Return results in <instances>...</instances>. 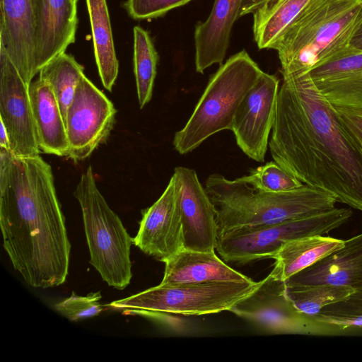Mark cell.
<instances>
[{
	"instance_id": "obj_23",
	"label": "cell",
	"mask_w": 362,
	"mask_h": 362,
	"mask_svg": "<svg viewBox=\"0 0 362 362\" xmlns=\"http://www.w3.org/2000/svg\"><path fill=\"white\" fill-rule=\"evenodd\" d=\"M314 0H267L253 13V35L259 49L274 44Z\"/></svg>"
},
{
	"instance_id": "obj_27",
	"label": "cell",
	"mask_w": 362,
	"mask_h": 362,
	"mask_svg": "<svg viewBox=\"0 0 362 362\" xmlns=\"http://www.w3.org/2000/svg\"><path fill=\"white\" fill-rule=\"evenodd\" d=\"M354 291L349 287L332 285L286 286V294L294 306L312 317L325 306L344 300Z\"/></svg>"
},
{
	"instance_id": "obj_16",
	"label": "cell",
	"mask_w": 362,
	"mask_h": 362,
	"mask_svg": "<svg viewBox=\"0 0 362 362\" xmlns=\"http://www.w3.org/2000/svg\"><path fill=\"white\" fill-rule=\"evenodd\" d=\"M306 74L334 107L362 110V51L348 47Z\"/></svg>"
},
{
	"instance_id": "obj_19",
	"label": "cell",
	"mask_w": 362,
	"mask_h": 362,
	"mask_svg": "<svg viewBox=\"0 0 362 362\" xmlns=\"http://www.w3.org/2000/svg\"><path fill=\"white\" fill-rule=\"evenodd\" d=\"M243 0H214L204 21L195 25L194 62L196 71L203 74L213 64L221 65L229 47L231 31Z\"/></svg>"
},
{
	"instance_id": "obj_3",
	"label": "cell",
	"mask_w": 362,
	"mask_h": 362,
	"mask_svg": "<svg viewBox=\"0 0 362 362\" xmlns=\"http://www.w3.org/2000/svg\"><path fill=\"white\" fill-rule=\"evenodd\" d=\"M362 0H314L274 44L283 80L306 74L349 47Z\"/></svg>"
},
{
	"instance_id": "obj_30",
	"label": "cell",
	"mask_w": 362,
	"mask_h": 362,
	"mask_svg": "<svg viewBox=\"0 0 362 362\" xmlns=\"http://www.w3.org/2000/svg\"><path fill=\"white\" fill-rule=\"evenodd\" d=\"M102 296L100 291L78 296L72 292L70 297L54 304V309L62 315L73 322L93 317L103 310L100 303Z\"/></svg>"
},
{
	"instance_id": "obj_7",
	"label": "cell",
	"mask_w": 362,
	"mask_h": 362,
	"mask_svg": "<svg viewBox=\"0 0 362 362\" xmlns=\"http://www.w3.org/2000/svg\"><path fill=\"white\" fill-rule=\"evenodd\" d=\"M352 216L347 208L331 210L279 223L241 226L218 233L216 249L228 262L246 264L273 258L286 243L311 235H323L344 224Z\"/></svg>"
},
{
	"instance_id": "obj_15",
	"label": "cell",
	"mask_w": 362,
	"mask_h": 362,
	"mask_svg": "<svg viewBox=\"0 0 362 362\" xmlns=\"http://www.w3.org/2000/svg\"><path fill=\"white\" fill-rule=\"evenodd\" d=\"M40 0H0V46L24 82L37 74L35 49Z\"/></svg>"
},
{
	"instance_id": "obj_20",
	"label": "cell",
	"mask_w": 362,
	"mask_h": 362,
	"mask_svg": "<svg viewBox=\"0 0 362 362\" xmlns=\"http://www.w3.org/2000/svg\"><path fill=\"white\" fill-rule=\"evenodd\" d=\"M161 285L244 282L251 279L233 269L214 252L183 249L164 262Z\"/></svg>"
},
{
	"instance_id": "obj_26",
	"label": "cell",
	"mask_w": 362,
	"mask_h": 362,
	"mask_svg": "<svg viewBox=\"0 0 362 362\" xmlns=\"http://www.w3.org/2000/svg\"><path fill=\"white\" fill-rule=\"evenodd\" d=\"M134 71L138 100L143 108L151 99L158 54L148 32L141 26L133 28Z\"/></svg>"
},
{
	"instance_id": "obj_25",
	"label": "cell",
	"mask_w": 362,
	"mask_h": 362,
	"mask_svg": "<svg viewBox=\"0 0 362 362\" xmlns=\"http://www.w3.org/2000/svg\"><path fill=\"white\" fill-rule=\"evenodd\" d=\"M83 70L84 67L73 56L64 52L51 60L39 72V78L48 82L54 91L65 125L67 110L84 74Z\"/></svg>"
},
{
	"instance_id": "obj_24",
	"label": "cell",
	"mask_w": 362,
	"mask_h": 362,
	"mask_svg": "<svg viewBox=\"0 0 362 362\" xmlns=\"http://www.w3.org/2000/svg\"><path fill=\"white\" fill-rule=\"evenodd\" d=\"M90 23L94 54L103 86L109 91L118 75L110 19L106 0H86Z\"/></svg>"
},
{
	"instance_id": "obj_8",
	"label": "cell",
	"mask_w": 362,
	"mask_h": 362,
	"mask_svg": "<svg viewBox=\"0 0 362 362\" xmlns=\"http://www.w3.org/2000/svg\"><path fill=\"white\" fill-rule=\"evenodd\" d=\"M259 281L161 285L110 303L117 309H138L184 315L229 311L257 287Z\"/></svg>"
},
{
	"instance_id": "obj_14",
	"label": "cell",
	"mask_w": 362,
	"mask_h": 362,
	"mask_svg": "<svg viewBox=\"0 0 362 362\" xmlns=\"http://www.w3.org/2000/svg\"><path fill=\"white\" fill-rule=\"evenodd\" d=\"M133 242L144 253L163 262L184 249L177 185L173 175L158 199L142 211Z\"/></svg>"
},
{
	"instance_id": "obj_18",
	"label": "cell",
	"mask_w": 362,
	"mask_h": 362,
	"mask_svg": "<svg viewBox=\"0 0 362 362\" xmlns=\"http://www.w3.org/2000/svg\"><path fill=\"white\" fill-rule=\"evenodd\" d=\"M78 25L74 0H40L35 49V69H40L75 42Z\"/></svg>"
},
{
	"instance_id": "obj_1",
	"label": "cell",
	"mask_w": 362,
	"mask_h": 362,
	"mask_svg": "<svg viewBox=\"0 0 362 362\" xmlns=\"http://www.w3.org/2000/svg\"><path fill=\"white\" fill-rule=\"evenodd\" d=\"M269 149L303 185L362 211V150L306 74L283 80Z\"/></svg>"
},
{
	"instance_id": "obj_9",
	"label": "cell",
	"mask_w": 362,
	"mask_h": 362,
	"mask_svg": "<svg viewBox=\"0 0 362 362\" xmlns=\"http://www.w3.org/2000/svg\"><path fill=\"white\" fill-rule=\"evenodd\" d=\"M229 311L272 334H318L334 329L300 312L286 294V282L270 273Z\"/></svg>"
},
{
	"instance_id": "obj_11",
	"label": "cell",
	"mask_w": 362,
	"mask_h": 362,
	"mask_svg": "<svg viewBox=\"0 0 362 362\" xmlns=\"http://www.w3.org/2000/svg\"><path fill=\"white\" fill-rule=\"evenodd\" d=\"M279 90V79L262 72L235 114L231 130L237 145L250 158L264 162L269 148Z\"/></svg>"
},
{
	"instance_id": "obj_13",
	"label": "cell",
	"mask_w": 362,
	"mask_h": 362,
	"mask_svg": "<svg viewBox=\"0 0 362 362\" xmlns=\"http://www.w3.org/2000/svg\"><path fill=\"white\" fill-rule=\"evenodd\" d=\"M173 175L177 185L184 249L214 252L218 225L216 208L205 187L194 169L178 166Z\"/></svg>"
},
{
	"instance_id": "obj_12",
	"label": "cell",
	"mask_w": 362,
	"mask_h": 362,
	"mask_svg": "<svg viewBox=\"0 0 362 362\" xmlns=\"http://www.w3.org/2000/svg\"><path fill=\"white\" fill-rule=\"evenodd\" d=\"M0 120L9 135L11 152L19 157L39 156L28 86L0 46Z\"/></svg>"
},
{
	"instance_id": "obj_17",
	"label": "cell",
	"mask_w": 362,
	"mask_h": 362,
	"mask_svg": "<svg viewBox=\"0 0 362 362\" xmlns=\"http://www.w3.org/2000/svg\"><path fill=\"white\" fill-rule=\"evenodd\" d=\"M285 282L286 286L332 285L362 289V233L344 240L343 247Z\"/></svg>"
},
{
	"instance_id": "obj_10",
	"label": "cell",
	"mask_w": 362,
	"mask_h": 362,
	"mask_svg": "<svg viewBox=\"0 0 362 362\" xmlns=\"http://www.w3.org/2000/svg\"><path fill=\"white\" fill-rule=\"evenodd\" d=\"M116 113L113 103L83 74L66 112V156L75 161L89 157L110 134Z\"/></svg>"
},
{
	"instance_id": "obj_36",
	"label": "cell",
	"mask_w": 362,
	"mask_h": 362,
	"mask_svg": "<svg viewBox=\"0 0 362 362\" xmlns=\"http://www.w3.org/2000/svg\"><path fill=\"white\" fill-rule=\"evenodd\" d=\"M74 1L75 2H76V3H77V1H78V0H74Z\"/></svg>"
},
{
	"instance_id": "obj_5",
	"label": "cell",
	"mask_w": 362,
	"mask_h": 362,
	"mask_svg": "<svg viewBox=\"0 0 362 362\" xmlns=\"http://www.w3.org/2000/svg\"><path fill=\"white\" fill-rule=\"evenodd\" d=\"M262 72L244 49L220 65L186 124L175 134V149L187 154L216 133L231 130L240 103Z\"/></svg>"
},
{
	"instance_id": "obj_33",
	"label": "cell",
	"mask_w": 362,
	"mask_h": 362,
	"mask_svg": "<svg viewBox=\"0 0 362 362\" xmlns=\"http://www.w3.org/2000/svg\"><path fill=\"white\" fill-rule=\"evenodd\" d=\"M349 47L362 51V17L357 23L351 37Z\"/></svg>"
},
{
	"instance_id": "obj_29",
	"label": "cell",
	"mask_w": 362,
	"mask_h": 362,
	"mask_svg": "<svg viewBox=\"0 0 362 362\" xmlns=\"http://www.w3.org/2000/svg\"><path fill=\"white\" fill-rule=\"evenodd\" d=\"M238 179L247 183L255 190L264 192H284L303 185L274 160L252 169L247 175Z\"/></svg>"
},
{
	"instance_id": "obj_34",
	"label": "cell",
	"mask_w": 362,
	"mask_h": 362,
	"mask_svg": "<svg viewBox=\"0 0 362 362\" xmlns=\"http://www.w3.org/2000/svg\"><path fill=\"white\" fill-rule=\"evenodd\" d=\"M266 1L267 0H243L240 6L239 17L253 13L258 6Z\"/></svg>"
},
{
	"instance_id": "obj_22",
	"label": "cell",
	"mask_w": 362,
	"mask_h": 362,
	"mask_svg": "<svg viewBox=\"0 0 362 362\" xmlns=\"http://www.w3.org/2000/svg\"><path fill=\"white\" fill-rule=\"evenodd\" d=\"M344 245V240L323 235L306 236L291 240L273 257L275 262L270 274L286 281Z\"/></svg>"
},
{
	"instance_id": "obj_2",
	"label": "cell",
	"mask_w": 362,
	"mask_h": 362,
	"mask_svg": "<svg viewBox=\"0 0 362 362\" xmlns=\"http://www.w3.org/2000/svg\"><path fill=\"white\" fill-rule=\"evenodd\" d=\"M0 226L15 270L35 288L63 284L71 244L51 166L0 148Z\"/></svg>"
},
{
	"instance_id": "obj_31",
	"label": "cell",
	"mask_w": 362,
	"mask_h": 362,
	"mask_svg": "<svg viewBox=\"0 0 362 362\" xmlns=\"http://www.w3.org/2000/svg\"><path fill=\"white\" fill-rule=\"evenodd\" d=\"M192 0H126L124 8L135 20H150L165 15L170 10Z\"/></svg>"
},
{
	"instance_id": "obj_28",
	"label": "cell",
	"mask_w": 362,
	"mask_h": 362,
	"mask_svg": "<svg viewBox=\"0 0 362 362\" xmlns=\"http://www.w3.org/2000/svg\"><path fill=\"white\" fill-rule=\"evenodd\" d=\"M313 317L334 329L362 328V289L325 306Z\"/></svg>"
},
{
	"instance_id": "obj_4",
	"label": "cell",
	"mask_w": 362,
	"mask_h": 362,
	"mask_svg": "<svg viewBox=\"0 0 362 362\" xmlns=\"http://www.w3.org/2000/svg\"><path fill=\"white\" fill-rule=\"evenodd\" d=\"M205 189L216 210L218 233L307 217L331 210L337 202L330 194L305 185L284 192H264L216 173L206 178Z\"/></svg>"
},
{
	"instance_id": "obj_32",
	"label": "cell",
	"mask_w": 362,
	"mask_h": 362,
	"mask_svg": "<svg viewBox=\"0 0 362 362\" xmlns=\"http://www.w3.org/2000/svg\"><path fill=\"white\" fill-rule=\"evenodd\" d=\"M343 123L362 150V110L335 107Z\"/></svg>"
},
{
	"instance_id": "obj_35",
	"label": "cell",
	"mask_w": 362,
	"mask_h": 362,
	"mask_svg": "<svg viewBox=\"0 0 362 362\" xmlns=\"http://www.w3.org/2000/svg\"><path fill=\"white\" fill-rule=\"evenodd\" d=\"M0 146L1 148L11 151L9 135L4 123L0 120Z\"/></svg>"
},
{
	"instance_id": "obj_6",
	"label": "cell",
	"mask_w": 362,
	"mask_h": 362,
	"mask_svg": "<svg viewBox=\"0 0 362 362\" xmlns=\"http://www.w3.org/2000/svg\"><path fill=\"white\" fill-rule=\"evenodd\" d=\"M74 196L82 211L90 264L110 286L123 290L132 277L133 238L99 191L91 166L82 173Z\"/></svg>"
},
{
	"instance_id": "obj_21",
	"label": "cell",
	"mask_w": 362,
	"mask_h": 362,
	"mask_svg": "<svg viewBox=\"0 0 362 362\" xmlns=\"http://www.w3.org/2000/svg\"><path fill=\"white\" fill-rule=\"evenodd\" d=\"M29 95L40 151L66 156L69 143L66 125L51 86L38 77L29 85Z\"/></svg>"
}]
</instances>
